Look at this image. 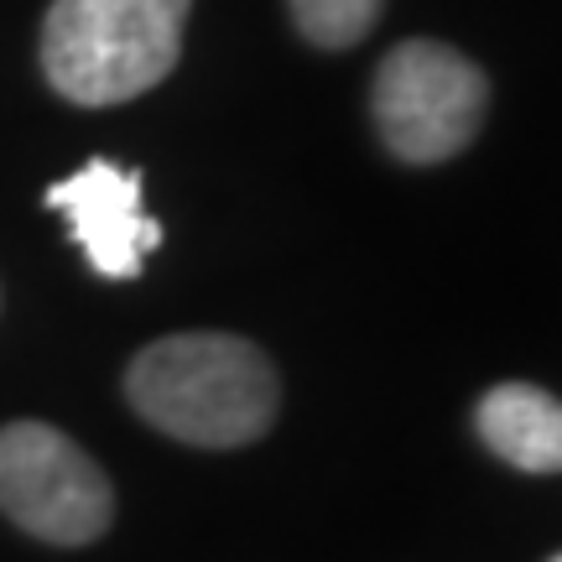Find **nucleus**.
Segmentation results:
<instances>
[{
	"label": "nucleus",
	"instance_id": "obj_8",
	"mask_svg": "<svg viewBox=\"0 0 562 562\" xmlns=\"http://www.w3.org/2000/svg\"><path fill=\"white\" fill-rule=\"evenodd\" d=\"M547 562H562V552H558V558H547Z\"/></svg>",
	"mask_w": 562,
	"mask_h": 562
},
{
	"label": "nucleus",
	"instance_id": "obj_4",
	"mask_svg": "<svg viewBox=\"0 0 562 562\" xmlns=\"http://www.w3.org/2000/svg\"><path fill=\"white\" fill-rule=\"evenodd\" d=\"M0 510L37 542L83 547L110 531L115 490L68 432L11 422L0 427Z\"/></svg>",
	"mask_w": 562,
	"mask_h": 562
},
{
	"label": "nucleus",
	"instance_id": "obj_1",
	"mask_svg": "<svg viewBox=\"0 0 562 562\" xmlns=\"http://www.w3.org/2000/svg\"><path fill=\"white\" fill-rule=\"evenodd\" d=\"M125 391L140 417L193 448H245L277 422V370L235 334H172L146 344Z\"/></svg>",
	"mask_w": 562,
	"mask_h": 562
},
{
	"label": "nucleus",
	"instance_id": "obj_7",
	"mask_svg": "<svg viewBox=\"0 0 562 562\" xmlns=\"http://www.w3.org/2000/svg\"><path fill=\"white\" fill-rule=\"evenodd\" d=\"M385 0H292V16H297V32L313 47H355V42L370 37V26L381 21Z\"/></svg>",
	"mask_w": 562,
	"mask_h": 562
},
{
	"label": "nucleus",
	"instance_id": "obj_6",
	"mask_svg": "<svg viewBox=\"0 0 562 562\" xmlns=\"http://www.w3.org/2000/svg\"><path fill=\"white\" fill-rule=\"evenodd\" d=\"M474 427L490 453L521 474H562V402L542 385H495L474 412Z\"/></svg>",
	"mask_w": 562,
	"mask_h": 562
},
{
	"label": "nucleus",
	"instance_id": "obj_3",
	"mask_svg": "<svg viewBox=\"0 0 562 562\" xmlns=\"http://www.w3.org/2000/svg\"><path fill=\"white\" fill-rule=\"evenodd\" d=\"M484 104H490V83L480 68L459 47L427 37L391 47L370 89L381 140L391 146V157L412 161V167L459 157L480 136Z\"/></svg>",
	"mask_w": 562,
	"mask_h": 562
},
{
	"label": "nucleus",
	"instance_id": "obj_5",
	"mask_svg": "<svg viewBox=\"0 0 562 562\" xmlns=\"http://www.w3.org/2000/svg\"><path fill=\"white\" fill-rule=\"evenodd\" d=\"M47 209L68 220V235L110 281L140 277L146 256L161 245V224L140 209V172L121 161H83L74 178L47 188Z\"/></svg>",
	"mask_w": 562,
	"mask_h": 562
},
{
	"label": "nucleus",
	"instance_id": "obj_2",
	"mask_svg": "<svg viewBox=\"0 0 562 562\" xmlns=\"http://www.w3.org/2000/svg\"><path fill=\"white\" fill-rule=\"evenodd\" d=\"M193 0H53L42 74L74 104H125L157 89L182 53Z\"/></svg>",
	"mask_w": 562,
	"mask_h": 562
}]
</instances>
